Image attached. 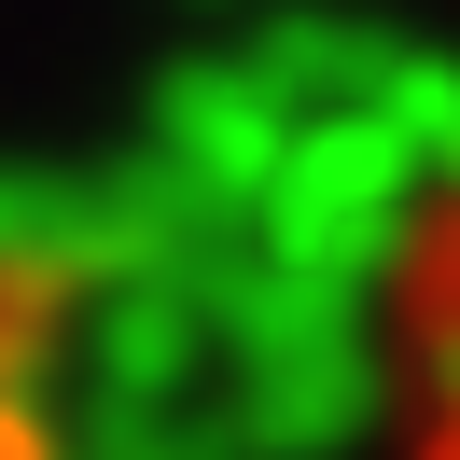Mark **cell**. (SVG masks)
Here are the masks:
<instances>
[{
    "mask_svg": "<svg viewBox=\"0 0 460 460\" xmlns=\"http://www.w3.org/2000/svg\"><path fill=\"white\" fill-rule=\"evenodd\" d=\"M349 376H363V460H460V126L363 237Z\"/></svg>",
    "mask_w": 460,
    "mask_h": 460,
    "instance_id": "1",
    "label": "cell"
},
{
    "mask_svg": "<svg viewBox=\"0 0 460 460\" xmlns=\"http://www.w3.org/2000/svg\"><path fill=\"white\" fill-rule=\"evenodd\" d=\"M0 460H84L70 404V279L0 224Z\"/></svg>",
    "mask_w": 460,
    "mask_h": 460,
    "instance_id": "2",
    "label": "cell"
}]
</instances>
